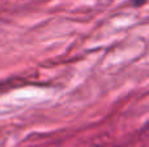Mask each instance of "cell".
<instances>
[{
  "label": "cell",
  "instance_id": "cell-1",
  "mask_svg": "<svg viewBox=\"0 0 149 147\" xmlns=\"http://www.w3.org/2000/svg\"><path fill=\"white\" fill-rule=\"evenodd\" d=\"M145 1H147V0H132L134 5H136V7H139V5H143Z\"/></svg>",
  "mask_w": 149,
  "mask_h": 147
}]
</instances>
